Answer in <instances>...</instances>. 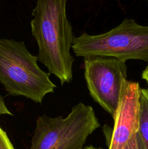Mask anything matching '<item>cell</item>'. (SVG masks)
I'll list each match as a JSON object with an SVG mask.
<instances>
[{"label":"cell","mask_w":148,"mask_h":149,"mask_svg":"<svg viewBox=\"0 0 148 149\" xmlns=\"http://www.w3.org/2000/svg\"><path fill=\"white\" fill-rule=\"evenodd\" d=\"M66 4L67 0H36L30 21L38 60L62 85L72 81L75 61L71 53L75 36L67 17Z\"/></svg>","instance_id":"cell-1"},{"label":"cell","mask_w":148,"mask_h":149,"mask_svg":"<svg viewBox=\"0 0 148 149\" xmlns=\"http://www.w3.org/2000/svg\"><path fill=\"white\" fill-rule=\"evenodd\" d=\"M72 49L77 57H110L124 61L141 60L148 62V26L133 19H125L106 33H83L74 38Z\"/></svg>","instance_id":"cell-3"},{"label":"cell","mask_w":148,"mask_h":149,"mask_svg":"<svg viewBox=\"0 0 148 149\" xmlns=\"http://www.w3.org/2000/svg\"><path fill=\"white\" fill-rule=\"evenodd\" d=\"M140 90L139 83L123 79L113 127H103L107 149H123L138 132Z\"/></svg>","instance_id":"cell-6"},{"label":"cell","mask_w":148,"mask_h":149,"mask_svg":"<svg viewBox=\"0 0 148 149\" xmlns=\"http://www.w3.org/2000/svg\"><path fill=\"white\" fill-rule=\"evenodd\" d=\"M142 78L143 79H145V81L148 83V65L145 68V69L144 70L143 72H142Z\"/></svg>","instance_id":"cell-11"},{"label":"cell","mask_w":148,"mask_h":149,"mask_svg":"<svg viewBox=\"0 0 148 149\" xmlns=\"http://www.w3.org/2000/svg\"><path fill=\"white\" fill-rule=\"evenodd\" d=\"M0 149H15L6 132L0 127Z\"/></svg>","instance_id":"cell-9"},{"label":"cell","mask_w":148,"mask_h":149,"mask_svg":"<svg viewBox=\"0 0 148 149\" xmlns=\"http://www.w3.org/2000/svg\"><path fill=\"white\" fill-rule=\"evenodd\" d=\"M38 61L24 42L0 38V82L9 94L41 103L46 95L54 93L56 85Z\"/></svg>","instance_id":"cell-2"},{"label":"cell","mask_w":148,"mask_h":149,"mask_svg":"<svg viewBox=\"0 0 148 149\" xmlns=\"http://www.w3.org/2000/svg\"><path fill=\"white\" fill-rule=\"evenodd\" d=\"M138 134L144 148L148 149V89L140 90Z\"/></svg>","instance_id":"cell-7"},{"label":"cell","mask_w":148,"mask_h":149,"mask_svg":"<svg viewBox=\"0 0 148 149\" xmlns=\"http://www.w3.org/2000/svg\"><path fill=\"white\" fill-rule=\"evenodd\" d=\"M29 149H82L100 127L94 109L80 102L66 117L42 115L36 120Z\"/></svg>","instance_id":"cell-4"},{"label":"cell","mask_w":148,"mask_h":149,"mask_svg":"<svg viewBox=\"0 0 148 149\" xmlns=\"http://www.w3.org/2000/svg\"><path fill=\"white\" fill-rule=\"evenodd\" d=\"M1 115H10L12 116V113L10 112L8 108L7 107L3 97L0 95V116Z\"/></svg>","instance_id":"cell-10"},{"label":"cell","mask_w":148,"mask_h":149,"mask_svg":"<svg viewBox=\"0 0 148 149\" xmlns=\"http://www.w3.org/2000/svg\"><path fill=\"white\" fill-rule=\"evenodd\" d=\"M123 149H145L138 132L132 137Z\"/></svg>","instance_id":"cell-8"},{"label":"cell","mask_w":148,"mask_h":149,"mask_svg":"<svg viewBox=\"0 0 148 149\" xmlns=\"http://www.w3.org/2000/svg\"><path fill=\"white\" fill-rule=\"evenodd\" d=\"M84 77L90 95L113 117L120 100L123 79H127L126 62L110 57L84 58Z\"/></svg>","instance_id":"cell-5"},{"label":"cell","mask_w":148,"mask_h":149,"mask_svg":"<svg viewBox=\"0 0 148 149\" xmlns=\"http://www.w3.org/2000/svg\"><path fill=\"white\" fill-rule=\"evenodd\" d=\"M82 149H102L101 148H96V147L92 146H89L85 147V148H83Z\"/></svg>","instance_id":"cell-12"}]
</instances>
